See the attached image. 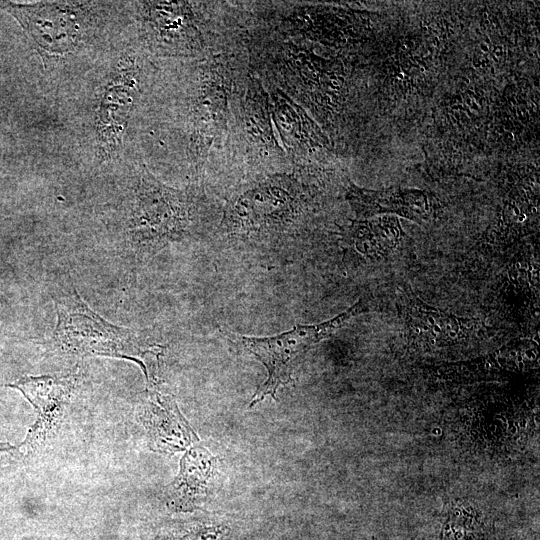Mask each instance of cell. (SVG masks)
<instances>
[{"label": "cell", "instance_id": "6da1fadb", "mask_svg": "<svg viewBox=\"0 0 540 540\" xmlns=\"http://www.w3.org/2000/svg\"><path fill=\"white\" fill-rule=\"evenodd\" d=\"M57 322L53 339L60 350L77 356L126 359L138 364L148 388L158 382L162 346L151 344L133 330L117 326L94 312L72 291L56 301Z\"/></svg>", "mask_w": 540, "mask_h": 540}, {"label": "cell", "instance_id": "7a4b0ae2", "mask_svg": "<svg viewBox=\"0 0 540 540\" xmlns=\"http://www.w3.org/2000/svg\"><path fill=\"white\" fill-rule=\"evenodd\" d=\"M103 2L0 1V9L11 14L41 52L53 56L74 53L92 41L100 28Z\"/></svg>", "mask_w": 540, "mask_h": 540}, {"label": "cell", "instance_id": "3957f363", "mask_svg": "<svg viewBox=\"0 0 540 540\" xmlns=\"http://www.w3.org/2000/svg\"><path fill=\"white\" fill-rule=\"evenodd\" d=\"M368 302L361 298L330 320L314 325H299L276 336H234L232 341L256 357L267 370V378L257 388L249 406H254L268 395L276 399L278 388L292 382V374L302 356L312 346L343 327L352 317L367 312Z\"/></svg>", "mask_w": 540, "mask_h": 540}, {"label": "cell", "instance_id": "277c9868", "mask_svg": "<svg viewBox=\"0 0 540 540\" xmlns=\"http://www.w3.org/2000/svg\"><path fill=\"white\" fill-rule=\"evenodd\" d=\"M142 64L132 52L118 57L100 88L93 112V148L99 163L117 158L142 94Z\"/></svg>", "mask_w": 540, "mask_h": 540}, {"label": "cell", "instance_id": "5b68a950", "mask_svg": "<svg viewBox=\"0 0 540 540\" xmlns=\"http://www.w3.org/2000/svg\"><path fill=\"white\" fill-rule=\"evenodd\" d=\"M125 200V233L134 244L173 238L188 225L190 201L159 182L146 167L134 171Z\"/></svg>", "mask_w": 540, "mask_h": 540}, {"label": "cell", "instance_id": "8992f818", "mask_svg": "<svg viewBox=\"0 0 540 540\" xmlns=\"http://www.w3.org/2000/svg\"><path fill=\"white\" fill-rule=\"evenodd\" d=\"M221 64L199 67L186 104L185 129L190 157H206L227 127L231 80Z\"/></svg>", "mask_w": 540, "mask_h": 540}, {"label": "cell", "instance_id": "52a82bcc", "mask_svg": "<svg viewBox=\"0 0 540 540\" xmlns=\"http://www.w3.org/2000/svg\"><path fill=\"white\" fill-rule=\"evenodd\" d=\"M1 386L18 390L35 410L36 418L20 446L35 453L55 434L77 386L75 375L22 376Z\"/></svg>", "mask_w": 540, "mask_h": 540}, {"label": "cell", "instance_id": "ba28073f", "mask_svg": "<svg viewBox=\"0 0 540 540\" xmlns=\"http://www.w3.org/2000/svg\"><path fill=\"white\" fill-rule=\"evenodd\" d=\"M132 4L142 34L151 47L180 55L198 50L199 20L193 3L140 1Z\"/></svg>", "mask_w": 540, "mask_h": 540}, {"label": "cell", "instance_id": "9c48e42d", "mask_svg": "<svg viewBox=\"0 0 540 540\" xmlns=\"http://www.w3.org/2000/svg\"><path fill=\"white\" fill-rule=\"evenodd\" d=\"M135 414L153 452L172 455L189 449L199 440L171 395L148 388Z\"/></svg>", "mask_w": 540, "mask_h": 540}, {"label": "cell", "instance_id": "30bf717a", "mask_svg": "<svg viewBox=\"0 0 540 540\" xmlns=\"http://www.w3.org/2000/svg\"><path fill=\"white\" fill-rule=\"evenodd\" d=\"M399 301L408 337L420 344H455L465 340L480 323L429 306L407 286L402 288Z\"/></svg>", "mask_w": 540, "mask_h": 540}, {"label": "cell", "instance_id": "8fae6325", "mask_svg": "<svg viewBox=\"0 0 540 540\" xmlns=\"http://www.w3.org/2000/svg\"><path fill=\"white\" fill-rule=\"evenodd\" d=\"M346 198L360 218L394 213L421 223L432 219L440 210L438 198L419 189L389 188L375 191L350 184Z\"/></svg>", "mask_w": 540, "mask_h": 540}, {"label": "cell", "instance_id": "7c38bea8", "mask_svg": "<svg viewBox=\"0 0 540 540\" xmlns=\"http://www.w3.org/2000/svg\"><path fill=\"white\" fill-rule=\"evenodd\" d=\"M216 458L204 447L193 446L180 459L177 476L165 487L163 499L173 512H192L206 501Z\"/></svg>", "mask_w": 540, "mask_h": 540}, {"label": "cell", "instance_id": "4fadbf2b", "mask_svg": "<svg viewBox=\"0 0 540 540\" xmlns=\"http://www.w3.org/2000/svg\"><path fill=\"white\" fill-rule=\"evenodd\" d=\"M268 106L266 94L256 80L251 79L241 105L238 128L254 156L283 157L274 138Z\"/></svg>", "mask_w": 540, "mask_h": 540}, {"label": "cell", "instance_id": "5bb4252c", "mask_svg": "<svg viewBox=\"0 0 540 540\" xmlns=\"http://www.w3.org/2000/svg\"><path fill=\"white\" fill-rule=\"evenodd\" d=\"M273 98V114L277 127L293 155L325 144V136L303 111L295 109L280 93L274 94Z\"/></svg>", "mask_w": 540, "mask_h": 540}, {"label": "cell", "instance_id": "9a60e30c", "mask_svg": "<svg viewBox=\"0 0 540 540\" xmlns=\"http://www.w3.org/2000/svg\"><path fill=\"white\" fill-rule=\"evenodd\" d=\"M353 238L358 251L372 259L387 256L399 244L403 231L395 216L355 221Z\"/></svg>", "mask_w": 540, "mask_h": 540}, {"label": "cell", "instance_id": "2e32d148", "mask_svg": "<svg viewBox=\"0 0 540 540\" xmlns=\"http://www.w3.org/2000/svg\"><path fill=\"white\" fill-rule=\"evenodd\" d=\"M225 526L210 520H164L149 524L141 540H220Z\"/></svg>", "mask_w": 540, "mask_h": 540}, {"label": "cell", "instance_id": "e0dca14e", "mask_svg": "<svg viewBox=\"0 0 540 540\" xmlns=\"http://www.w3.org/2000/svg\"><path fill=\"white\" fill-rule=\"evenodd\" d=\"M488 530L478 516L456 505L443 510L437 540H485Z\"/></svg>", "mask_w": 540, "mask_h": 540}, {"label": "cell", "instance_id": "ac0fdd59", "mask_svg": "<svg viewBox=\"0 0 540 540\" xmlns=\"http://www.w3.org/2000/svg\"><path fill=\"white\" fill-rule=\"evenodd\" d=\"M18 450L17 446H14L8 442H1L0 441V459L5 454H13L15 451Z\"/></svg>", "mask_w": 540, "mask_h": 540}, {"label": "cell", "instance_id": "d6986e66", "mask_svg": "<svg viewBox=\"0 0 540 540\" xmlns=\"http://www.w3.org/2000/svg\"><path fill=\"white\" fill-rule=\"evenodd\" d=\"M0 304H1V302H0Z\"/></svg>", "mask_w": 540, "mask_h": 540}]
</instances>
